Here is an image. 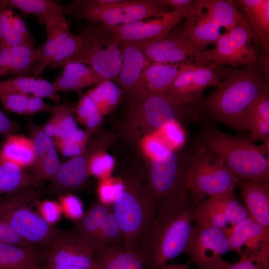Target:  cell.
Wrapping results in <instances>:
<instances>
[{"label": "cell", "mask_w": 269, "mask_h": 269, "mask_svg": "<svg viewBox=\"0 0 269 269\" xmlns=\"http://www.w3.org/2000/svg\"><path fill=\"white\" fill-rule=\"evenodd\" d=\"M37 269H89L86 268H79L69 266L60 265H46L45 267H39Z\"/></svg>", "instance_id": "obj_59"}, {"label": "cell", "mask_w": 269, "mask_h": 269, "mask_svg": "<svg viewBox=\"0 0 269 269\" xmlns=\"http://www.w3.org/2000/svg\"><path fill=\"white\" fill-rule=\"evenodd\" d=\"M166 4L173 10L180 13L183 18L196 16L201 12L202 0H164Z\"/></svg>", "instance_id": "obj_47"}, {"label": "cell", "mask_w": 269, "mask_h": 269, "mask_svg": "<svg viewBox=\"0 0 269 269\" xmlns=\"http://www.w3.org/2000/svg\"><path fill=\"white\" fill-rule=\"evenodd\" d=\"M59 201L66 217L75 222L83 215V204L77 196L71 194L60 195Z\"/></svg>", "instance_id": "obj_46"}, {"label": "cell", "mask_w": 269, "mask_h": 269, "mask_svg": "<svg viewBox=\"0 0 269 269\" xmlns=\"http://www.w3.org/2000/svg\"><path fill=\"white\" fill-rule=\"evenodd\" d=\"M12 29L34 43V39L29 32L25 22L20 16L16 14H13L12 17Z\"/></svg>", "instance_id": "obj_57"}, {"label": "cell", "mask_w": 269, "mask_h": 269, "mask_svg": "<svg viewBox=\"0 0 269 269\" xmlns=\"http://www.w3.org/2000/svg\"><path fill=\"white\" fill-rule=\"evenodd\" d=\"M203 9L197 16L187 18L181 27L188 39L201 51L215 44L221 34V27L230 31L241 13L234 0H202Z\"/></svg>", "instance_id": "obj_8"}, {"label": "cell", "mask_w": 269, "mask_h": 269, "mask_svg": "<svg viewBox=\"0 0 269 269\" xmlns=\"http://www.w3.org/2000/svg\"><path fill=\"white\" fill-rule=\"evenodd\" d=\"M111 206L96 200L82 217L75 221L72 228L67 231L68 238L96 252V237Z\"/></svg>", "instance_id": "obj_23"}, {"label": "cell", "mask_w": 269, "mask_h": 269, "mask_svg": "<svg viewBox=\"0 0 269 269\" xmlns=\"http://www.w3.org/2000/svg\"><path fill=\"white\" fill-rule=\"evenodd\" d=\"M170 150L151 161L145 179L157 209L188 191L187 182L191 154Z\"/></svg>", "instance_id": "obj_7"}, {"label": "cell", "mask_w": 269, "mask_h": 269, "mask_svg": "<svg viewBox=\"0 0 269 269\" xmlns=\"http://www.w3.org/2000/svg\"><path fill=\"white\" fill-rule=\"evenodd\" d=\"M255 37L267 54L269 53V0H237Z\"/></svg>", "instance_id": "obj_28"}, {"label": "cell", "mask_w": 269, "mask_h": 269, "mask_svg": "<svg viewBox=\"0 0 269 269\" xmlns=\"http://www.w3.org/2000/svg\"><path fill=\"white\" fill-rule=\"evenodd\" d=\"M224 231L228 237L230 251L269 268V229L249 215Z\"/></svg>", "instance_id": "obj_15"}, {"label": "cell", "mask_w": 269, "mask_h": 269, "mask_svg": "<svg viewBox=\"0 0 269 269\" xmlns=\"http://www.w3.org/2000/svg\"><path fill=\"white\" fill-rule=\"evenodd\" d=\"M90 135L87 132L78 128L68 137L55 146L65 156L75 157L85 152Z\"/></svg>", "instance_id": "obj_42"}, {"label": "cell", "mask_w": 269, "mask_h": 269, "mask_svg": "<svg viewBox=\"0 0 269 269\" xmlns=\"http://www.w3.org/2000/svg\"><path fill=\"white\" fill-rule=\"evenodd\" d=\"M183 18L175 10L162 13L156 18L132 23L109 26L99 23L100 30L109 37L120 42H140L162 38Z\"/></svg>", "instance_id": "obj_16"}, {"label": "cell", "mask_w": 269, "mask_h": 269, "mask_svg": "<svg viewBox=\"0 0 269 269\" xmlns=\"http://www.w3.org/2000/svg\"><path fill=\"white\" fill-rule=\"evenodd\" d=\"M190 262L181 264H166L157 269H189Z\"/></svg>", "instance_id": "obj_60"}, {"label": "cell", "mask_w": 269, "mask_h": 269, "mask_svg": "<svg viewBox=\"0 0 269 269\" xmlns=\"http://www.w3.org/2000/svg\"><path fill=\"white\" fill-rule=\"evenodd\" d=\"M0 243L20 246H36L21 238L9 224L0 216Z\"/></svg>", "instance_id": "obj_51"}, {"label": "cell", "mask_w": 269, "mask_h": 269, "mask_svg": "<svg viewBox=\"0 0 269 269\" xmlns=\"http://www.w3.org/2000/svg\"><path fill=\"white\" fill-rule=\"evenodd\" d=\"M122 61L121 42L100 30L90 46L75 62L88 64L104 79L117 81Z\"/></svg>", "instance_id": "obj_18"}, {"label": "cell", "mask_w": 269, "mask_h": 269, "mask_svg": "<svg viewBox=\"0 0 269 269\" xmlns=\"http://www.w3.org/2000/svg\"><path fill=\"white\" fill-rule=\"evenodd\" d=\"M46 25L45 43L38 47L39 58L34 76H38L48 67L54 55L71 33L70 26L63 16L44 20Z\"/></svg>", "instance_id": "obj_29"}, {"label": "cell", "mask_w": 269, "mask_h": 269, "mask_svg": "<svg viewBox=\"0 0 269 269\" xmlns=\"http://www.w3.org/2000/svg\"><path fill=\"white\" fill-rule=\"evenodd\" d=\"M245 127L253 141L269 140V93L257 99L249 109Z\"/></svg>", "instance_id": "obj_34"}, {"label": "cell", "mask_w": 269, "mask_h": 269, "mask_svg": "<svg viewBox=\"0 0 269 269\" xmlns=\"http://www.w3.org/2000/svg\"><path fill=\"white\" fill-rule=\"evenodd\" d=\"M169 11L164 0H121L109 8L92 9L80 7L75 19H84L90 22H99L109 26L128 24L158 16Z\"/></svg>", "instance_id": "obj_12"}, {"label": "cell", "mask_w": 269, "mask_h": 269, "mask_svg": "<svg viewBox=\"0 0 269 269\" xmlns=\"http://www.w3.org/2000/svg\"><path fill=\"white\" fill-rule=\"evenodd\" d=\"M96 251L101 249H126L124 234L112 205L96 237Z\"/></svg>", "instance_id": "obj_39"}, {"label": "cell", "mask_w": 269, "mask_h": 269, "mask_svg": "<svg viewBox=\"0 0 269 269\" xmlns=\"http://www.w3.org/2000/svg\"><path fill=\"white\" fill-rule=\"evenodd\" d=\"M10 74L9 48L0 49V78Z\"/></svg>", "instance_id": "obj_58"}, {"label": "cell", "mask_w": 269, "mask_h": 269, "mask_svg": "<svg viewBox=\"0 0 269 269\" xmlns=\"http://www.w3.org/2000/svg\"><path fill=\"white\" fill-rule=\"evenodd\" d=\"M34 43L30 42L19 33L11 29L0 48L3 47L10 48L15 46L25 45L34 46Z\"/></svg>", "instance_id": "obj_56"}, {"label": "cell", "mask_w": 269, "mask_h": 269, "mask_svg": "<svg viewBox=\"0 0 269 269\" xmlns=\"http://www.w3.org/2000/svg\"><path fill=\"white\" fill-rule=\"evenodd\" d=\"M124 189V184L121 177L110 176L99 180L97 188L98 199L104 205H112Z\"/></svg>", "instance_id": "obj_43"}, {"label": "cell", "mask_w": 269, "mask_h": 269, "mask_svg": "<svg viewBox=\"0 0 269 269\" xmlns=\"http://www.w3.org/2000/svg\"><path fill=\"white\" fill-rule=\"evenodd\" d=\"M202 147L221 158L239 179L269 183V142L256 145L241 136L224 133L214 127L201 131Z\"/></svg>", "instance_id": "obj_3"}, {"label": "cell", "mask_w": 269, "mask_h": 269, "mask_svg": "<svg viewBox=\"0 0 269 269\" xmlns=\"http://www.w3.org/2000/svg\"><path fill=\"white\" fill-rule=\"evenodd\" d=\"M249 216L234 192L210 197L196 207L195 221L208 224L223 230L234 226Z\"/></svg>", "instance_id": "obj_17"}, {"label": "cell", "mask_w": 269, "mask_h": 269, "mask_svg": "<svg viewBox=\"0 0 269 269\" xmlns=\"http://www.w3.org/2000/svg\"><path fill=\"white\" fill-rule=\"evenodd\" d=\"M44 262L89 269H98L96 252L65 236L45 249Z\"/></svg>", "instance_id": "obj_22"}, {"label": "cell", "mask_w": 269, "mask_h": 269, "mask_svg": "<svg viewBox=\"0 0 269 269\" xmlns=\"http://www.w3.org/2000/svg\"><path fill=\"white\" fill-rule=\"evenodd\" d=\"M184 63L163 64L147 60L140 75L143 86L150 93L163 95Z\"/></svg>", "instance_id": "obj_32"}, {"label": "cell", "mask_w": 269, "mask_h": 269, "mask_svg": "<svg viewBox=\"0 0 269 269\" xmlns=\"http://www.w3.org/2000/svg\"><path fill=\"white\" fill-rule=\"evenodd\" d=\"M229 251L228 237L224 230L195 221L183 253L200 269H222L226 261L222 256Z\"/></svg>", "instance_id": "obj_11"}, {"label": "cell", "mask_w": 269, "mask_h": 269, "mask_svg": "<svg viewBox=\"0 0 269 269\" xmlns=\"http://www.w3.org/2000/svg\"><path fill=\"white\" fill-rule=\"evenodd\" d=\"M78 94L79 100L75 108V114L79 123L91 134L99 126L104 116L87 93Z\"/></svg>", "instance_id": "obj_40"}, {"label": "cell", "mask_w": 269, "mask_h": 269, "mask_svg": "<svg viewBox=\"0 0 269 269\" xmlns=\"http://www.w3.org/2000/svg\"><path fill=\"white\" fill-rule=\"evenodd\" d=\"M74 114H75V109L64 117L55 131L53 139L55 145L68 137L78 129Z\"/></svg>", "instance_id": "obj_49"}, {"label": "cell", "mask_w": 269, "mask_h": 269, "mask_svg": "<svg viewBox=\"0 0 269 269\" xmlns=\"http://www.w3.org/2000/svg\"><path fill=\"white\" fill-rule=\"evenodd\" d=\"M45 249L0 243V269H37L44 262Z\"/></svg>", "instance_id": "obj_27"}, {"label": "cell", "mask_w": 269, "mask_h": 269, "mask_svg": "<svg viewBox=\"0 0 269 269\" xmlns=\"http://www.w3.org/2000/svg\"><path fill=\"white\" fill-rule=\"evenodd\" d=\"M240 260L236 263H230L226 261L222 269H269L257 263L247 257L241 255Z\"/></svg>", "instance_id": "obj_54"}, {"label": "cell", "mask_w": 269, "mask_h": 269, "mask_svg": "<svg viewBox=\"0 0 269 269\" xmlns=\"http://www.w3.org/2000/svg\"><path fill=\"white\" fill-rule=\"evenodd\" d=\"M238 181L224 161L207 149L200 146L191 154L187 189L198 203L234 192Z\"/></svg>", "instance_id": "obj_6"}, {"label": "cell", "mask_w": 269, "mask_h": 269, "mask_svg": "<svg viewBox=\"0 0 269 269\" xmlns=\"http://www.w3.org/2000/svg\"><path fill=\"white\" fill-rule=\"evenodd\" d=\"M189 116L186 105L177 104L164 95L148 92L132 100L127 119L134 136L156 132L170 121Z\"/></svg>", "instance_id": "obj_9"}, {"label": "cell", "mask_w": 269, "mask_h": 269, "mask_svg": "<svg viewBox=\"0 0 269 269\" xmlns=\"http://www.w3.org/2000/svg\"><path fill=\"white\" fill-rule=\"evenodd\" d=\"M123 92L122 89L113 81L105 80L88 90L86 93L104 116L117 107Z\"/></svg>", "instance_id": "obj_38"}, {"label": "cell", "mask_w": 269, "mask_h": 269, "mask_svg": "<svg viewBox=\"0 0 269 269\" xmlns=\"http://www.w3.org/2000/svg\"><path fill=\"white\" fill-rule=\"evenodd\" d=\"M82 0H74L66 7L62 6L49 0H0L3 9L15 7L26 13L40 15L44 20L70 14L75 16L78 12Z\"/></svg>", "instance_id": "obj_30"}, {"label": "cell", "mask_w": 269, "mask_h": 269, "mask_svg": "<svg viewBox=\"0 0 269 269\" xmlns=\"http://www.w3.org/2000/svg\"><path fill=\"white\" fill-rule=\"evenodd\" d=\"M156 132L171 150L178 149L185 142V134L178 121L169 122Z\"/></svg>", "instance_id": "obj_44"}, {"label": "cell", "mask_w": 269, "mask_h": 269, "mask_svg": "<svg viewBox=\"0 0 269 269\" xmlns=\"http://www.w3.org/2000/svg\"><path fill=\"white\" fill-rule=\"evenodd\" d=\"M13 14L10 9L0 11V48L12 29Z\"/></svg>", "instance_id": "obj_53"}, {"label": "cell", "mask_w": 269, "mask_h": 269, "mask_svg": "<svg viewBox=\"0 0 269 269\" xmlns=\"http://www.w3.org/2000/svg\"><path fill=\"white\" fill-rule=\"evenodd\" d=\"M40 182L32 174L6 160L0 154V195L37 186Z\"/></svg>", "instance_id": "obj_33"}, {"label": "cell", "mask_w": 269, "mask_h": 269, "mask_svg": "<svg viewBox=\"0 0 269 269\" xmlns=\"http://www.w3.org/2000/svg\"><path fill=\"white\" fill-rule=\"evenodd\" d=\"M28 129L33 142L35 159L31 166L32 174L40 181L52 179L61 164L54 140L46 134L42 127L29 122Z\"/></svg>", "instance_id": "obj_21"}, {"label": "cell", "mask_w": 269, "mask_h": 269, "mask_svg": "<svg viewBox=\"0 0 269 269\" xmlns=\"http://www.w3.org/2000/svg\"><path fill=\"white\" fill-rule=\"evenodd\" d=\"M74 109V108L68 103L59 104L56 105L50 118L42 127L44 133L53 139L55 131L64 117Z\"/></svg>", "instance_id": "obj_48"}, {"label": "cell", "mask_w": 269, "mask_h": 269, "mask_svg": "<svg viewBox=\"0 0 269 269\" xmlns=\"http://www.w3.org/2000/svg\"><path fill=\"white\" fill-rule=\"evenodd\" d=\"M140 147L143 154L151 161L163 156L171 150L156 132L142 137Z\"/></svg>", "instance_id": "obj_45"}, {"label": "cell", "mask_w": 269, "mask_h": 269, "mask_svg": "<svg viewBox=\"0 0 269 269\" xmlns=\"http://www.w3.org/2000/svg\"><path fill=\"white\" fill-rule=\"evenodd\" d=\"M0 154L6 160L23 168L31 166L35 159L34 148L30 138L11 134L0 147Z\"/></svg>", "instance_id": "obj_35"}, {"label": "cell", "mask_w": 269, "mask_h": 269, "mask_svg": "<svg viewBox=\"0 0 269 269\" xmlns=\"http://www.w3.org/2000/svg\"><path fill=\"white\" fill-rule=\"evenodd\" d=\"M0 101L7 111L23 115L41 112L51 114L55 108V106L45 103L43 99L24 94L1 93Z\"/></svg>", "instance_id": "obj_36"}, {"label": "cell", "mask_w": 269, "mask_h": 269, "mask_svg": "<svg viewBox=\"0 0 269 269\" xmlns=\"http://www.w3.org/2000/svg\"><path fill=\"white\" fill-rule=\"evenodd\" d=\"M255 37L246 17L241 13L235 26L221 34L213 48L202 52L203 64L214 68L225 65L236 68L256 63L259 58L252 44Z\"/></svg>", "instance_id": "obj_10"}, {"label": "cell", "mask_w": 269, "mask_h": 269, "mask_svg": "<svg viewBox=\"0 0 269 269\" xmlns=\"http://www.w3.org/2000/svg\"><path fill=\"white\" fill-rule=\"evenodd\" d=\"M237 186L250 216L269 229V183L239 179Z\"/></svg>", "instance_id": "obj_24"}, {"label": "cell", "mask_w": 269, "mask_h": 269, "mask_svg": "<svg viewBox=\"0 0 269 269\" xmlns=\"http://www.w3.org/2000/svg\"><path fill=\"white\" fill-rule=\"evenodd\" d=\"M219 78L215 68L185 62L163 95L177 104L189 105L201 99L206 88L217 86Z\"/></svg>", "instance_id": "obj_14"}, {"label": "cell", "mask_w": 269, "mask_h": 269, "mask_svg": "<svg viewBox=\"0 0 269 269\" xmlns=\"http://www.w3.org/2000/svg\"><path fill=\"white\" fill-rule=\"evenodd\" d=\"M62 68L61 75L52 83L57 92L75 91L78 94L84 89L95 87L106 80L93 68L82 63H69Z\"/></svg>", "instance_id": "obj_26"}, {"label": "cell", "mask_w": 269, "mask_h": 269, "mask_svg": "<svg viewBox=\"0 0 269 269\" xmlns=\"http://www.w3.org/2000/svg\"><path fill=\"white\" fill-rule=\"evenodd\" d=\"M20 129V125L0 110V135L5 138Z\"/></svg>", "instance_id": "obj_55"}, {"label": "cell", "mask_w": 269, "mask_h": 269, "mask_svg": "<svg viewBox=\"0 0 269 269\" xmlns=\"http://www.w3.org/2000/svg\"><path fill=\"white\" fill-rule=\"evenodd\" d=\"M96 150L97 146L92 145L82 154L61 163L45 191L49 193L62 195L83 187L90 176L88 170L89 159Z\"/></svg>", "instance_id": "obj_19"}, {"label": "cell", "mask_w": 269, "mask_h": 269, "mask_svg": "<svg viewBox=\"0 0 269 269\" xmlns=\"http://www.w3.org/2000/svg\"><path fill=\"white\" fill-rule=\"evenodd\" d=\"M198 204L188 192L157 209L138 250L146 269H157L183 253Z\"/></svg>", "instance_id": "obj_2"}, {"label": "cell", "mask_w": 269, "mask_h": 269, "mask_svg": "<svg viewBox=\"0 0 269 269\" xmlns=\"http://www.w3.org/2000/svg\"><path fill=\"white\" fill-rule=\"evenodd\" d=\"M37 208L42 217L51 225H54L61 218L62 210L58 202L44 200L39 202Z\"/></svg>", "instance_id": "obj_50"}, {"label": "cell", "mask_w": 269, "mask_h": 269, "mask_svg": "<svg viewBox=\"0 0 269 269\" xmlns=\"http://www.w3.org/2000/svg\"><path fill=\"white\" fill-rule=\"evenodd\" d=\"M147 60L163 64H177L194 58L203 65L201 53L188 39L181 27L172 29L162 38L135 42Z\"/></svg>", "instance_id": "obj_13"}, {"label": "cell", "mask_w": 269, "mask_h": 269, "mask_svg": "<svg viewBox=\"0 0 269 269\" xmlns=\"http://www.w3.org/2000/svg\"><path fill=\"white\" fill-rule=\"evenodd\" d=\"M121 177L124 189L112 207L124 234L126 250L138 254L141 240L155 221L157 207L144 176Z\"/></svg>", "instance_id": "obj_4"}, {"label": "cell", "mask_w": 269, "mask_h": 269, "mask_svg": "<svg viewBox=\"0 0 269 269\" xmlns=\"http://www.w3.org/2000/svg\"><path fill=\"white\" fill-rule=\"evenodd\" d=\"M40 193L32 188L0 195V216L23 239L47 249L66 235L49 224L33 206L39 202Z\"/></svg>", "instance_id": "obj_5"}, {"label": "cell", "mask_w": 269, "mask_h": 269, "mask_svg": "<svg viewBox=\"0 0 269 269\" xmlns=\"http://www.w3.org/2000/svg\"><path fill=\"white\" fill-rule=\"evenodd\" d=\"M119 259L121 269H146L140 256L134 252L121 249Z\"/></svg>", "instance_id": "obj_52"}, {"label": "cell", "mask_w": 269, "mask_h": 269, "mask_svg": "<svg viewBox=\"0 0 269 269\" xmlns=\"http://www.w3.org/2000/svg\"><path fill=\"white\" fill-rule=\"evenodd\" d=\"M115 165V159L110 154L105 150L98 149L92 154L89 159V174L99 180L107 178L111 176Z\"/></svg>", "instance_id": "obj_41"}, {"label": "cell", "mask_w": 269, "mask_h": 269, "mask_svg": "<svg viewBox=\"0 0 269 269\" xmlns=\"http://www.w3.org/2000/svg\"><path fill=\"white\" fill-rule=\"evenodd\" d=\"M39 58L38 48L21 45L9 48L10 74L17 77L34 75Z\"/></svg>", "instance_id": "obj_37"}, {"label": "cell", "mask_w": 269, "mask_h": 269, "mask_svg": "<svg viewBox=\"0 0 269 269\" xmlns=\"http://www.w3.org/2000/svg\"><path fill=\"white\" fill-rule=\"evenodd\" d=\"M215 68L224 79L219 80L215 91L188 105L189 116L205 117L243 133L246 130L245 117L251 106L269 93V56L242 69Z\"/></svg>", "instance_id": "obj_1"}, {"label": "cell", "mask_w": 269, "mask_h": 269, "mask_svg": "<svg viewBox=\"0 0 269 269\" xmlns=\"http://www.w3.org/2000/svg\"><path fill=\"white\" fill-rule=\"evenodd\" d=\"M99 31L98 25L90 22L82 26L79 35L71 33L54 55L48 67H62L67 63L75 62L91 45Z\"/></svg>", "instance_id": "obj_25"}, {"label": "cell", "mask_w": 269, "mask_h": 269, "mask_svg": "<svg viewBox=\"0 0 269 269\" xmlns=\"http://www.w3.org/2000/svg\"><path fill=\"white\" fill-rule=\"evenodd\" d=\"M9 93L48 98L59 104L60 96L52 84L46 80L35 77H16L0 80V93Z\"/></svg>", "instance_id": "obj_31"}, {"label": "cell", "mask_w": 269, "mask_h": 269, "mask_svg": "<svg viewBox=\"0 0 269 269\" xmlns=\"http://www.w3.org/2000/svg\"><path fill=\"white\" fill-rule=\"evenodd\" d=\"M122 61L117 80L118 86L129 94L132 100L148 92L143 86L140 75L147 62L144 55L134 42H121Z\"/></svg>", "instance_id": "obj_20"}]
</instances>
